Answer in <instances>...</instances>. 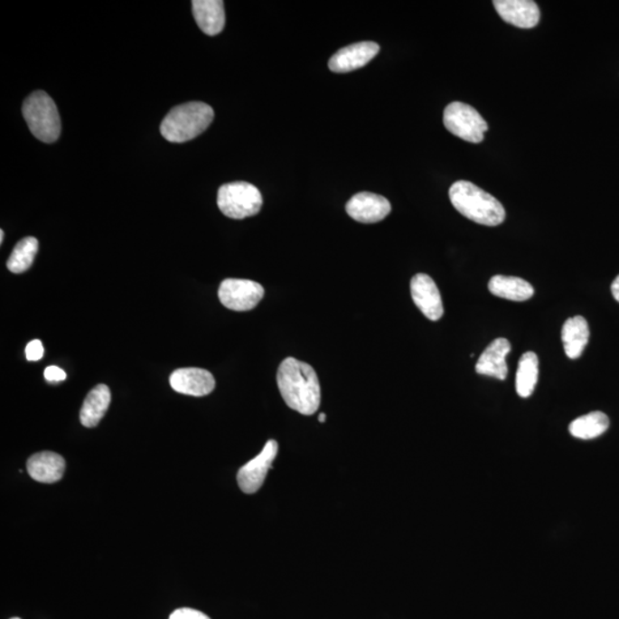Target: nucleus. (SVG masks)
Returning <instances> with one entry per match:
<instances>
[{"instance_id": "f3484780", "label": "nucleus", "mask_w": 619, "mask_h": 619, "mask_svg": "<svg viewBox=\"0 0 619 619\" xmlns=\"http://www.w3.org/2000/svg\"><path fill=\"white\" fill-rule=\"evenodd\" d=\"M110 399H112V395H110L109 388L106 384H98L97 387L93 388L85 397L83 407L80 408V424L87 428H93V427L99 425L109 408Z\"/></svg>"}, {"instance_id": "f03ea898", "label": "nucleus", "mask_w": 619, "mask_h": 619, "mask_svg": "<svg viewBox=\"0 0 619 619\" xmlns=\"http://www.w3.org/2000/svg\"><path fill=\"white\" fill-rule=\"evenodd\" d=\"M451 203L461 215L485 226H498L506 220L502 204L475 183L459 181L448 191Z\"/></svg>"}, {"instance_id": "bb28decb", "label": "nucleus", "mask_w": 619, "mask_h": 619, "mask_svg": "<svg viewBox=\"0 0 619 619\" xmlns=\"http://www.w3.org/2000/svg\"><path fill=\"white\" fill-rule=\"evenodd\" d=\"M324 421H326V414H324V413H320V416H319V422H322V424H324Z\"/></svg>"}, {"instance_id": "1a4fd4ad", "label": "nucleus", "mask_w": 619, "mask_h": 619, "mask_svg": "<svg viewBox=\"0 0 619 619\" xmlns=\"http://www.w3.org/2000/svg\"><path fill=\"white\" fill-rule=\"evenodd\" d=\"M345 211L352 220L360 223L374 224L389 215L391 204L384 196L361 192L349 200Z\"/></svg>"}, {"instance_id": "c85d7f7f", "label": "nucleus", "mask_w": 619, "mask_h": 619, "mask_svg": "<svg viewBox=\"0 0 619 619\" xmlns=\"http://www.w3.org/2000/svg\"><path fill=\"white\" fill-rule=\"evenodd\" d=\"M12 619H20V618H18V617H15V618H12Z\"/></svg>"}, {"instance_id": "6e6552de", "label": "nucleus", "mask_w": 619, "mask_h": 619, "mask_svg": "<svg viewBox=\"0 0 619 619\" xmlns=\"http://www.w3.org/2000/svg\"><path fill=\"white\" fill-rule=\"evenodd\" d=\"M277 451L279 445L275 439H270L258 456L240 468L237 480L242 492L253 494L262 488L267 473L272 468L273 461L277 458Z\"/></svg>"}, {"instance_id": "f8f14e48", "label": "nucleus", "mask_w": 619, "mask_h": 619, "mask_svg": "<svg viewBox=\"0 0 619 619\" xmlns=\"http://www.w3.org/2000/svg\"><path fill=\"white\" fill-rule=\"evenodd\" d=\"M170 386L179 394L203 397L211 394L216 387L211 371L202 369H179L170 375Z\"/></svg>"}, {"instance_id": "4be33fe9", "label": "nucleus", "mask_w": 619, "mask_h": 619, "mask_svg": "<svg viewBox=\"0 0 619 619\" xmlns=\"http://www.w3.org/2000/svg\"><path fill=\"white\" fill-rule=\"evenodd\" d=\"M38 251V240L33 237H27L18 242L7 259V268L12 273H23L32 267Z\"/></svg>"}, {"instance_id": "a211bd4d", "label": "nucleus", "mask_w": 619, "mask_h": 619, "mask_svg": "<svg viewBox=\"0 0 619 619\" xmlns=\"http://www.w3.org/2000/svg\"><path fill=\"white\" fill-rule=\"evenodd\" d=\"M562 342L566 354L570 360H577L586 348L590 339V330L586 319L582 315L569 318L562 327Z\"/></svg>"}, {"instance_id": "b1692460", "label": "nucleus", "mask_w": 619, "mask_h": 619, "mask_svg": "<svg viewBox=\"0 0 619 619\" xmlns=\"http://www.w3.org/2000/svg\"><path fill=\"white\" fill-rule=\"evenodd\" d=\"M169 619H211L203 613L199 612V610L191 608H181L174 610V612L170 614Z\"/></svg>"}, {"instance_id": "aec40b11", "label": "nucleus", "mask_w": 619, "mask_h": 619, "mask_svg": "<svg viewBox=\"0 0 619 619\" xmlns=\"http://www.w3.org/2000/svg\"><path fill=\"white\" fill-rule=\"evenodd\" d=\"M539 375V361L535 352H525L519 361L516 373V391L522 399L533 394Z\"/></svg>"}, {"instance_id": "f257e3e1", "label": "nucleus", "mask_w": 619, "mask_h": 619, "mask_svg": "<svg viewBox=\"0 0 619 619\" xmlns=\"http://www.w3.org/2000/svg\"><path fill=\"white\" fill-rule=\"evenodd\" d=\"M277 381L288 408L303 416H313L318 411L322 391L313 366L295 358H286L277 370Z\"/></svg>"}, {"instance_id": "7ed1b4c3", "label": "nucleus", "mask_w": 619, "mask_h": 619, "mask_svg": "<svg viewBox=\"0 0 619 619\" xmlns=\"http://www.w3.org/2000/svg\"><path fill=\"white\" fill-rule=\"evenodd\" d=\"M215 113L203 102H187L170 110L161 123L162 136L170 143L190 142L211 126Z\"/></svg>"}, {"instance_id": "cd10ccee", "label": "nucleus", "mask_w": 619, "mask_h": 619, "mask_svg": "<svg viewBox=\"0 0 619 619\" xmlns=\"http://www.w3.org/2000/svg\"><path fill=\"white\" fill-rule=\"evenodd\" d=\"M4 238H5V233H4V230H0V243L4 242Z\"/></svg>"}, {"instance_id": "39448f33", "label": "nucleus", "mask_w": 619, "mask_h": 619, "mask_svg": "<svg viewBox=\"0 0 619 619\" xmlns=\"http://www.w3.org/2000/svg\"><path fill=\"white\" fill-rule=\"evenodd\" d=\"M217 204L226 217L243 220L258 215L263 206V198L258 187L247 182H234L221 186Z\"/></svg>"}, {"instance_id": "393cba45", "label": "nucleus", "mask_w": 619, "mask_h": 619, "mask_svg": "<svg viewBox=\"0 0 619 619\" xmlns=\"http://www.w3.org/2000/svg\"><path fill=\"white\" fill-rule=\"evenodd\" d=\"M44 377L49 382H61L66 380V371L58 366H49L44 371Z\"/></svg>"}, {"instance_id": "4468645a", "label": "nucleus", "mask_w": 619, "mask_h": 619, "mask_svg": "<svg viewBox=\"0 0 619 619\" xmlns=\"http://www.w3.org/2000/svg\"><path fill=\"white\" fill-rule=\"evenodd\" d=\"M511 350L510 341L503 337L494 340L478 358L475 366L476 373L498 380H506L508 374L506 357Z\"/></svg>"}, {"instance_id": "2eb2a0df", "label": "nucleus", "mask_w": 619, "mask_h": 619, "mask_svg": "<svg viewBox=\"0 0 619 619\" xmlns=\"http://www.w3.org/2000/svg\"><path fill=\"white\" fill-rule=\"evenodd\" d=\"M65 469V459L54 452H40L30 456L27 461L30 477L41 483L51 484L61 480Z\"/></svg>"}, {"instance_id": "9b49d317", "label": "nucleus", "mask_w": 619, "mask_h": 619, "mask_svg": "<svg viewBox=\"0 0 619 619\" xmlns=\"http://www.w3.org/2000/svg\"><path fill=\"white\" fill-rule=\"evenodd\" d=\"M380 46L374 42H361L341 49L333 55L328 62V67L333 72L344 74L360 70L377 57Z\"/></svg>"}, {"instance_id": "6ab92c4d", "label": "nucleus", "mask_w": 619, "mask_h": 619, "mask_svg": "<svg viewBox=\"0 0 619 619\" xmlns=\"http://www.w3.org/2000/svg\"><path fill=\"white\" fill-rule=\"evenodd\" d=\"M489 290L494 296L514 302L530 300L535 294L532 286L518 277L494 276L489 281Z\"/></svg>"}, {"instance_id": "9d476101", "label": "nucleus", "mask_w": 619, "mask_h": 619, "mask_svg": "<svg viewBox=\"0 0 619 619\" xmlns=\"http://www.w3.org/2000/svg\"><path fill=\"white\" fill-rule=\"evenodd\" d=\"M411 295L417 309L431 322H437L444 314L441 293L435 281L425 273H417L411 280Z\"/></svg>"}, {"instance_id": "20e7f679", "label": "nucleus", "mask_w": 619, "mask_h": 619, "mask_svg": "<svg viewBox=\"0 0 619 619\" xmlns=\"http://www.w3.org/2000/svg\"><path fill=\"white\" fill-rule=\"evenodd\" d=\"M23 114L29 130L42 143L57 142L61 134V119L57 105L48 93L33 92L23 106Z\"/></svg>"}, {"instance_id": "ddd939ff", "label": "nucleus", "mask_w": 619, "mask_h": 619, "mask_svg": "<svg viewBox=\"0 0 619 619\" xmlns=\"http://www.w3.org/2000/svg\"><path fill=\"white\" fill-rule=\"evenodd\" d=\"M493 6L505 23L515 27L531 29L539 23V7L532 0H495Z\"/></svg>"}, {"instance_id": "412c9836", "label": "nucleus", "mask_w": 619, "mask_h": 619, "mask_svg": "<svg viewBox=\"0 0 619 619\" xmlns=\"http://www.w3.org/2000/svg\"><path fill=\"white\" fill-rule=\"evenodd\" d=\"M609 417L602 412H592L571 422L569 431L579 439H593L601 436L609 428Z\"/></svg>"}, {"instance_id": "423d86ee", "label": "nucleus", "mask_w": 619, "mask_h": 619, "mask_svg": "<svg viewBox=\"0 0 619 619\" xmlns=\"http://www.w3.org/2000/svg\"><path fill=\"white\" fill-rule=\"evenodd\" d=\"M444 126L452 135L464 142L480 144L483 142L488 123L474 107L464 102H452L444 110Z\"/></svg>"}, {"instance_id": "5701e85b", "label": "nucleus", "mask_w": 619, "mask_h": 619, "mask_svg": "<svg viewBox=\"0 0 619 619\" xmlns=\"http://www.w3.org/2000/svg\"><path fill=\"white\" fill-rule=\"evenodd\" d=\"M44 356V347L40 340H33L25 348V357L29 361H41Z\"/></svg>"}, {"instance_id": "dca6fc26", "label": "nucleus", "mask_w": 619, "mask_h": 619, "mask_svg": "<svg viewBox=\"0 0 619 619\" xmlns=\"http://www.w3.org/2000/svg\"><path fill=\"white\" fill-rule=\"evenodd\" d=\"M192 7L196 23L206 35L216 36L223 32L225 10L221 0H194Z\"/></svg>"}, {"instance_id": "a878e982", "label": "nucleus", "mask_w": 619, "mask_h": 619, "mask_svg": "<svg viewBox=\"0 0 619 619\" xmlns=\"http://www.w3.org/2000/svg\"><path fill=\"white\" fill-rule=\"evenodd\" d=\"M612 293L614 300L619 303V276L614 280L612 285Z\"/></svg>"}, {"instance_id": "0eeeda50", "label": "nucleus", "mask_w": 619, "mask_h": 619, "mask_svg": "<svg viewBox=\"0 0 619 619\" xmlns=\"http://www.w3.org/2000/svg\"><path fill=\"white\" fill-rule=\"evenodd\" d=\"M264 294L266 292L262 285L246 279H225L219 289L221 305L239 313L255 309Z\"/></svg>"}]
</instances>
